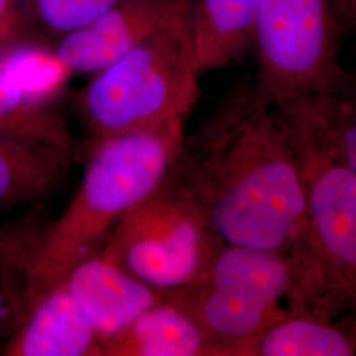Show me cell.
<instances>
[{"instance_id":"obj_13","label":"cell","mask_w":356,"mask_h":356,"mask_svg":"<svg viewBox=\"0 0 356 356\" xmlns=\"http://www.w3.org/2000/svg\"><path fill=\"white\" fill-rule=\"evenodd\" d=\"M260 0H193L191 17L200 74L225 67L251 48Z\"/></svg>"},{"instance_id":"obj_9","label":"cell","mask_w":356,"mask_h":356,"mask_svg":"<svg viewBox=\"0 0 356 356\" xmlns=\"http://www.w3.org/2000/svg\"><path fill=\"white\" fill-rule=\"evenodd\" d=\"M169 0H118L88 26L64 35L56 53L72 73H98L159 24Z\"/></svg>"},{"instance_id":"obj_1","label":"cell","mask_w":356,"mask_h":356,"mask_svg":"<svg viewBox=\"0 0 356 356\" xmlns=\"http://www.w3.org/2000/svg\"><path fill=\"white\" fill-rule=\"evenodd\" d=\"M170 172L225 244L286 254L302 232L292 149L272 106L248 82L185 135Z\"/></svg>"},{"instance_id":"obj_16","label":"cell","mask_w":356,"mask_h":356,"mask_svg":"<svg viewBox=\"0 0 356 356\" xmlns=\"http://www.w3.org/2000/svg\"><path fill=\"white\" fill-rule=\"evenodd\" d=\"M0 135L72 148L64 119L49 104H40L10 85L0 73Z\"/></svg>"},{"instance_id":"obj_19","label":"cell","mask_w":356,"mask_h":356,"mask_svg":"<svg viewBox=\"0 0 356 356\" xmlns=\"http://www.w3.org/2000/svg\"><path fill=\"white\" fill-rule=\"evenodd\" d=\"M13 314H17V317L22 319V300L20 297L15 296L13 285L8 284L7 277L4 276L0 261V327L11 318Z\"/></svg>"},{"instance_id":"obj_17","label":"cell","mask_w":356,"mask_h":356,"mask_svg":"<svg viewBox=\"0 0 356 356\" xmlns=\"http://www.w3.org/2000/svg\"><path fill=\"white\" fill-rule=\"evenodd\" d=\"M41 22L54 32L69 33L88 26L118 0H33Z\"/></svg>"},{"instance_id":"obj_4","label":"cell","mask_w":356,"mask_h":356,"mask_svg":"<svg viewBox=\"0 0 356 356\" xmlns=\"http://www.w3.org/2000/svg\"><path fill=\"white\" fill-rule=\"evenodd\" d=\"M193 0H169L152 32L97 73L81 97L94 140L189 116L200 97Z\"/></svg>"},{"instance_id":"obj_11","label":"cell","mask_w":356,"mask_h":356,"mask_svg":"<svg viewBox=\"0 0 356 356\" xmlns=\"http://www.w3.org/2000/svg\"><path fill=\"white\" fill-rule=\"evenodd\" d=\"M72 152L51 143L0 135V211L54 194L70 172Z\"/></svg>"},{"instance_id":"obj_2","label":"cell","mask_w":356,"mask_h":356,"mask_svg":"<svg viewBox=\"0 0 356 356\" xmlns=\"http://www.w3.org/2000/svg\"><path fill=\"white\" fill-rule=\"evenodd\" d=\"M292 149L304 227L286 254L288 312L331 321L356 302V172L342 151V119L323 92L272 106Z\"/></svg>"},{"instance_id":"obj_3","label":"cell","mask_w":356,"mask_h":356,"mask_svg":"<svg viewBox=\"0 0 356 356\" xmlns=\"http://www.w3.org/2000/svg\"><path fill=\"white\" fill-rule=\"evenodd\" d=\"M185 122L177 116L159 127L94 140L73 200L26 257L22 318L72 268L98 254L118 222L165 177Z\"/></svg>"},{"instance_id":"obj_5","label":"cell","mask_w":356,"mask_h":356,"mask_svg":"<svg viewBox=\"0 0 356 356\" xmlns=\"http://www.w3.org/2000/svg\"><path fill=\"white\" fill-rule=\"evenodd\" d=\"M292 288L286 254L223 244L204 272L165 293L214 347L216 356H254L261 334L286 314Z\"/></svg>"},{"instance_id":"obj_10","label":"cell","mask_w":356,"mask_h":356,"mask_svg":"<svg viewBox=\"0 0 356 356\" xmlns=\"http://www.w3.org/2000/svg\"><path fill=\"white\" fill-rule=\"evenodd\" d=\"M6 356H102L97 334L61 281L19 322L1 348Z\"/></svg>"},{"instance_id":"obj_7","label":"cell","mask_w":356,"mask_h":356,"mask_svg":"<svg viewBox=\"0 0 356 356\" xmlns=\"http://www.w3.org/2000/svg\"><path fill=\"white\" fill-rule=\"evenodd\" d=\"M339 38L334 0H260L251 33L254 91L269 106L304 94L351 91L338 64Z\"/></svg>"},{"instance_id":"obj_6","label":"cell","mask_w":356,"mask_h":356,"mask_svg":"<svg viewBox=\"0 0 356 356\" xmlns=\"http://www.w3.org/2000/svg\"><path fill=\"white\" fill-rule=\"evenodd\" d=\"M223 244L169 169L118 222L99 254L135 279L166 293L195 280Z\"/></svg>"},{"instance_id":"obj_12","label":"cell","mask_w":356,"mask_h":356,"mask_svg":"<svg viewBox=\"0 0 356 356\" xmlns=\"http://www.w3.org/2000/svg\"><path fill=\"white\" fill-rule=\"evenodd\" d=\"M99 346L102 356H216L194 321L166 297Z\"/></svg>"},{"instance_id":"obj_8","label":"cell","mask_w":356,"mask_h":356,"mask_svg":"<svg viewBox=\"0 0 356 356\" xmlns=\"http://www.w3.org/2000/svg\"><path fill=\"white\" fill-rule=\"evenodd\" d=\"M64 281L99 342L124 330L145 310L165 300V293L128 275L101 254L79 261Z\"/></svg>"},{"instance_id":"obj_15","label":"cell","mask_w":356,"mask_h":356,"mask_svg":"<svg viewBox=\"0 0 356 356\" xmlns=\"http://www.w3.org/2000/svg\"><path fill=\"white\" fill-rule=\"evenodd\" d=\"M0 73L26 99L40 104H49L72 74L56 51L40 45L3 49Z\"/></svg>"},{"instance_id":"obj_14","label":"cell","mask_w":356,"mask_h":356,"mask_svg":"<svg viewBox=\"0 0 356 356\" xmlns=\"http://www.w3.org/2000/svg\"><path fill=\"white\" fill-rule=\"evenodd\" d=\"M355 350L354 329L286 310L261 334L254 356H353Z\"/></svg>"},{"instance_id":"obj_20","label":"cell","mask_w":356,"mask_h":356,"mask_svg":"<svg viewBox=\"0 0 356 356\" xmlns=\"http://www.w3.org/2000/svg\"><path fill=\"white\" fill-rule=\"evenodd\" d=\"M343 7L347 13V16L351 19H354L356 11V0H343Z\"/></svg>"},{"instance_id":"obj_18","label":"cell","mask_w":356,"mask_h":356,"mask_svg":"<svg viewBox=\"0 0 356 356\" xmlns=\"http://www.w3.org/2000/svg\"><path fill=\"white\" fill-rule=\"evenodd\" d=\"M22 0H0V51L13 41L22 23Z\"/></svg>"}]
</instances>
